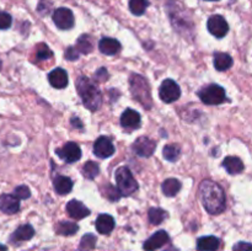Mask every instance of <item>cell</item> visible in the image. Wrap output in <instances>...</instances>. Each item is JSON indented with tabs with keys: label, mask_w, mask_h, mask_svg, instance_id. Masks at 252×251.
<instances>
[{
	"label": "cell",
	"mask_w": 252,
	"mask_h": 251,
	"mask_svg": "<svg viewBox=\"0 0 252 251\" xmlns=\"http://www.w3.org/2000/svg\"><path fill=\"white\" fill-rule=\"evenodd\" d=\"M202 203L208 213L220 214L225 209V193L217 182L206 180L199 186Z\"/></svg>",
	"instance_id": "1"
},
{
	"label": "cell",
	"mask_w": 252,
	"mask_h": 251,
	"mask_svg": "<svg viewBox=\"0 0 252 251\" xmlns=\"http://www.w3.org/2000/svg\"><path fill=\"white\" fill-rule=\"evenodd\" d=\"M76 89L80 95L84 106L90 111H96L101 107L102 103V94L98 86L91 79L86 76H80L76 80Z\"/></svg>",
	"instance_id": "2"
},
{
	"label": "cell",
	"mask_w": 252,
	"mask_h": 251,
	"mask_svg": "<svg viewBox=\"0 0 252 251\" xmlns=\"http://www.w3.org/2000/svg\"><path fill=\"white\" fill-rule=\"evenodd\" d=\"M167 12H169L170 20L172 22V26L179 33L184 36L192 34L193 31V24L189 12L180 4L177 0H169L167 2Z\"/></svg>",
	"instance_id": "3"
},
{
	"label": "cell",
	"mask_w": 252,
	"mask_h": 251,
	"mask_svg": "<svg viewBox=\"0 0 252 251\" xmlns=\"http://www.w3.org/2000/svg\"><path fill=\"white\" fill-rule=\"evenodd\" d=\"M130 91L135 100L139 101L143 107L150 108L152 107V95H150V88L148 81L139 74H133L130 76Z\"/></svg>",
	"instance_id": "4"
},
{
	"label": "cell",
	"mask_w": 252,
	"mask_h": 251,
	"mask_svg": "<svg viewBox=\"0 0 252 251\" xmlns=\"http://www.w3.org/2000/svg\"><path fill=\"white\" fill-rule=\"evenodd\" d=\"M116 182L122 196H130L138 189V182L127 166L118 167L116 171Z\"/></svg>",
	"instance_id": "5"
},
{
	"label": "cell",
	"mask_w": 252,
	"mask_h": 251,
	"mask_svg": "<svg viewBox=\"0 0 252 251\" xmlns=\"http://www.w3.org/2000/svg\"><path fill=\"white\" fill-rule=\"evenodd\" d=\"M198 96L206 105L216 106L225 101V90L217 84L203 86L198 91Z\"/></svg>",
	"instance_id": "6"
},
{
	"label": "cell",
	"mask_w": 252,
	"mask_h": 251,
	"mask_svg": "<svg viewBox=\"0 0 252 251\" xmlns=\"http://www.w3.org/2000/svg\"><path fill=\"white\" fill-rule=\"evenodd\" d=\"M159 95L164 102L171 103L179 100L180 95H181V89L180 86L175 83L171 79H166L162 81L161 86L159 89Z\"/></svg>",
	"instance_id": "7"
},
{
	"label": "cell",
	"mask_w": 252,
	"mask_h": 251,
	"mask_svg": "<svg viewBox=\"0 0 252 251\" xmlns=\"http://www.w3.org/2000/svg\"><path fill=\"white\" fill-rule=\"evenodd\" d=\"M207 26H208V31L217 38H223L229 31L228 22L220 15H213L209 17Z\"/></svg>",
	"instance_id": "8"
},
{
	"label": "cell",
	"mask_w": 252,
	"mask_h": 251,
	"mask_svg": "<svg viewBox=\"0 0 252 251\" xmlns=\"http://www.w3.org/2000/svg\"><path fill=\"white\" fill-rule=\"evenodd\" d=\"M53 21L61 30H69L74 26V15L66 7H59L53 12Z\"/></svg>",
	"instance_id": "9"
},
{
	"label": "cell",
	"mask_w": 252,
	"mask_h": 251,
	"mask_svg": "<svg viewBox=\"0 0 252 251\" xmlns=\"http://www.w3.org/2000/svg\"><path fill=\"white\" fill-rule=\"evenodd\" d=\"M57 154L65 162H75L81 157V149L76 143L69 142L63 148L57 150Z\"/></svg>",
	"instance_id": "10"
},
{
	"label": "cell",
	"mask_w": 252,
	"mask_h": 251,
	"mask_svg": "<svg viewBox=\"0 0 252 251\" xmlns=\"http://www.w3.org/2000/svg\"><path fill=\"white\" fill-rule=\"evenodd\" d=\"M94 153L96 157H101V159H106V157H112L115 153V145H113L112 140L107 137H100L94 144Z\"/></svg>",
	"instance_id": "11"
},
{
	"label": "cell",
	"mask_w": 252,
	"mask_h": 251,
	"mask_svg": "<svg viewBox=\"0 0 252 251\" xmlns=\"http://www.w3.org/2000/svg\"><path fill=\"white\" fill-rule=\"evenodd\" d=\"M155 142L148 137H139L133 144V150L137 153V155L143 157H149L155 152Z\"/></svg>",
	"instance_id": "12"
},
{
	"label": "cell",
	"mask_w": 252,
	"mask_h": 251,
	"mask_svg": "<svg viewBox=\"0 0 252 251\" xmlns=\"http://www.w3.org/2000/svg\"><path fill=\"white\" fill-rule=\"evenodd\" d=\"M169 243V234L165 230H159L157 233L153 234L149 239L144 243V250L145 251H155L157 249H160L164 246L165 244Z\"/></svg>",
	"instance_id": "13"
},
{
	"label": "cell",
	"mask_w": 252,
	"mask_h": 251,
	"mask_svg": "<svg viewBox=\"0 0 252 251\" xmlns=\"http://www.w3.org/2000/svg\"><path fill=\"white\" fill-rule=\"evenodd\" d=\"M0 211L6 214H15L20 211V201L15 194L0 196Z\"/></svg>",
	"instance_id": "14"
},
{
	"label": "cell",
	"mask_w": 252,
	"mask_h": 251,
	"mask_svg": "<svg viewBox=\"0 0 252 251\" xmlns=\"http://www.w3.org/2000/svg\"><path fill=\"white\" fill-rule=\"evenodd\" d=\"M66 212L74 219H83L90 214V209L84 206L81 202L76 201V199H71L70 202H68V204H66Z\"/></svg>",
	"instance_id": "15"
},
{
	"label": "cell",
	"mask_w": 252,
	"mask_h": 251,
	"mask_svg": "<svg viewBox=\"0 0 252 251\" xmlns=\"http://www.w3.org/2000/svg\"><path fill=\"white\" fill-rule=\"evenodd\" d=\"M121 125L127 129H137L140 126V115L134 110H126L121 116Z\"/></svg>",
	"instance_id": "16"
},
{
	"label": "cell",
	"mask_w": 252,
	"mask_h": 251,
	"mask_svg": "<svg viewBox=\"0 0 252 251\" xmlns=\"http://www.w3.org/2000/svg\"><path fill=\"white\" fill-rule=\"evenodd\" d=\"M48 80L53 88L64 89L68 85V74L64 69L57 68L48 74Z\"/></svg>",
	"instance_id": "17"
},
{
	"label": "cell",
	"mask_w": 252,
	"mask_h": 251,
	"mask_svg": "<svg viewBox=\"0 0 252 251\" xmlns=\"http://www.w3.org/2000/svg\"><path fill=\"white\" fill-rule=\"evenodd\" d=\"M98 49L101 53L107 54V56H113L117 54L121 49V43L115 38H110V37H103L100 42H98Z\"/></svg>",
	"instance_id": "18"
},
{
	"label": "cell",
	"mask_w": 252,
	"mask_h": 251,
	"mask_svg": "<svg viewBox=\"0 0 252 251\" xmlns=\"http://www.w3.org/2000/svg\"><path fill=\"white\" fill-rule=\"evenodd\" d=\"M96 229L100 234L107 235L115 229V219L110 214H100L96 219Z\"/></svg>",
	"instance_id": "19"
},
{
	"label": "cell",
	"mask_w": 252,
	"mask_h": 251,
	"mask_svg": "<svg viewBox=\"0 0 252 251\" xmlns=\"http://www.w3.org/2000/svg\"><path fill=\"white\" fill-rule=\"evenodd\" d=\"M33 235H34V229L32 228L30 224H25V225L19 226V228L14 231V234L11 235V241H14V243L27 241L30 240V239H32V236Z\"/></svg>",
	"instance_id": "20"
},
{
	"label": "cell",
	"mask_w": 252,
	"mask_h": 251,
	"mask_svg": "<svg viewBox=\"0 0 252 251\" xmlns=\"http://www.w3.org/2000/svg\"><path fill=\"white\" fill-rule=\"evenodd\" d=\"M220 246V240L216 236H202L197 241V249L199 251H217Z\"/></svg>",
	"instance_id": "21"
},
{
	"label": "cell",
	"mask_w": 252,
	"mask_h": 251,
	"mask_svg": "<svg viewBox=\"0 0 252 251\" xmlns=\"http://www.w3.org/2000/svg\"><path fill=\"white\" fill-rule=\"evenodd\" d=\"M54 189L58 194H68L73 188V181L69 179L68 176H63V175H58L54 177Z\"/></svg>",
	"instance_id": "22"
},
{
	"label": "cell",
	"mask_w": 252,
	"mask_h": 251,
	"mask_svg": "<svg viewBox=\"0 0 252 251\" xmlns=\"http://www.w3.org/2000/svg\"><path fill=\"white\" fill-rule=\"evenodd\" d=\"M231 65H233V58L228 53L218 52V53L214 54V66H216L217 70H228Z\"/></svg>",
	"instance_id": "23"
},
{
	"label": "cell",
	"mask_w": 252,
	"mask_h": 251,
	"mask_svg": "<svg viewBox=\"0 0 252 251\" xmlns=\"http://www.w3.org/2000/svg\"><path fill=\"white\" fill-rule=\"evenodd\" d=\"M224 167H225L226 171L231 175H236L243 172L244 170V164L239 157H228L224 159L223 161Z\"/></svg>",
	"instance_id": "24"
},
{
	"label": "cell",
	"mask_w": 252,
	"mask_h": 251,
	"mask_svg": "<svg viewBox=\"0 0 252 251\" xmlns=\"http://www.w3.org/2000/svg\"><path fill=\"white\" fill-rule=\"evenodd\" d=\"M161 189L164 192L165 196L167 197H174L179 193L181 189V182L176 179H167L162 182Z\"/></svg>",
	"instance_id": "25"
},
{
	"label": "cell",
	"mask_w": 252,
	"mask_h": 251,
	"mask_svg": "<svg viewBox=\"0 0 252 251\" xmlns=\"http://www.w3.org/2000/svg\"><path fill=\"white\" fill-rule=\"evenodd\" d=\"M76 49L83 54L91 53L94 49L93 38H91L90 36H88V34H83V36H80L78 38V41H76Z\"/></svg>",
	"instance_id": "26"
},
{
	"label": "cell",
	"mask_w": 252,
	"mask_h": 251,
	"mask_svg": "<svg viewBox=\"0 0 252 251\" xmlns=\"http://www.w3.org/2000/svg\"><path fill=\"white\" fill-rule=\"evenodd\" d=\"M148 216H149L150 223L154 224V225H159L166 219L167 213L161 208H150Z\"/></svg>",
	"instance_id": "27"
},
{
	"label": "cell",
	"mask_w": 252,
	"mask_h": 251,
	"mask_svg": "<svg viewBox=\"0 0 252 251\" xmlns=\"http://www.w3.org/2000/svg\"><path fill=\"white\" fill-rule=\"evenodd\" d=\"M79 226L75 223H71V221H61V223L57 225V233L61 234V235H74V234L78 231Z\"/></svg>",
	"instance_id": "28"
},
{
	"label": "cell",
	"mask_w": 252,
	"mask_h": 251,
	"mask_svg": "<svg viewBox=\"0 0 252 251\" xmlns=\"http://www.w3.org/2000/svg\"><path fill=\"white\" fill-rule=\"evenodd\" d=\"M162 154H164L165 159L169 160V161H176L180 157V154H181V149H180L179 145L169 144L164 148Z\"/></svg>",
	"instance_id": "29"
},
{
	"label": "cell",
	"mask_w": 252,
	"mask_h": 251,
	"mask_svg": "<svg viewBox=\"0 0 252 251\" xmlns=\"http://www.w3.org/2000/svg\"><path fill=\"white\" fill-rule=\"evenodd\" d=\"M148 6H149L148 0H129V9L134 15H143Z\"/></svg>",
	"instance_id": "30"
},
{
	"label": "cell",
	"mask_w": 252,
	"mask_h": 251,
	"mask_svg": "<svg viewBox=\"0 0 252 251\" xmlns=\"http://www.w3.org/2000/svg\"><path fill=\"white\" fill-rule=\"evenodd\" d=\"M100 172V167L95 161H88L83 166V175L86 179H95Z\"/></svg>",
	"instance_id": "31"
},
{
	"label": "cell",
	"mask_w": 252,
	"mask_h": 251,
	"mask_svg": "<svg viewBox=\"0 0 252 251\" xmlns=\"http://www.w3.org/2000/svg\"><path fill=\"white\" fill-rule=\"evenodd\" d=\"M96 236L94 234H86V235L83 236L80 241V250L81 251H91L95 249L96 246Z\"/></svg>",
	"instance_id": "32"
},
{
	"label": "cell",
	"mask_w": 252,
	"mask_h": 251,
	"mask_svg": "<svg viewBox=\"0 0 252 251\" xmlns=\"http://www.w3.org/2000/svg\"><path fill=\"white\" fill-rule=\"evenodd\" d=\"M36 56L38 61H46V59H49L53 57V52L46 44H39L38 48H37Z\"/></svg>",
	"instance_id": "33"
},
{
	"label": "cell",
	"mask_w": 252,
	"mask_h": 251,
	"mask_svg": "<svg viewBox=\"0 0 252 251\" xmlns=\"http://www.w3.org/2000/svg\"><path fill=\"white\" fill-rule=\"evenodd\" d=\"M12 24L11 15L7 12L0 11V30H7Z\"/></svg>",
	"instance_id": "34"
},
{
	"label": "cell",
	"mask_w": 252,
	"mask_h": 251,
	"mask_svg": "<svg viewBox=\"0 0 252 251\" xmlns=\"http://www.w3.org/2000/svg\"><path fill=\"white\" fill-rule=\"evenodd\" d=\"M14 194L19 199H27L30 196H31V191H30V188L27 186H19L15 188L14 191Z\"/></svg>",
	"instance_id": "35"
},
{
	"label": "cell",
	"mask_w": 252,
	"mask_h": 251,
	"mask_svg": "<svg viewBox=\"0 0 252 251\" xmlns=\"http://www.w3.org/2000/svg\"><path fill=\"white\" fill-rule=\"evenodd\" d=\"M106 197H108V198L111 199V201H117V199H120V197L122 196L121 194V192L118 191L117 187H112L110 186V185H107V191L105 192Z\"/></svg>",
	"instance_id": "36"
},
{
	"label": "cell",
	"mask_w": 252,
	"mask_h": 251,
	"mask_svg": "<svg viewBox=\"0 0 252 251\" xmlns=\"http://www.w3.org/2000/svg\"><path fill=\"white\" fill-rule=\"evenodd\" d=\"M64 57L68 61H75V59L79 58V51L76 49V47H68V49L64 53Z\"/></svg>",
	"instance_id": "37"
},
{
	"label": "cell",
	"mask_w": 252,
	"mask_h": 251,
	"mask_svg": "<svg viewBox=\"0 0 252 251\" xmlns=\"http://www.w3.org/2000/svg\"><path fill=\"white\" fill-rule=\"evenodd\" d=\"M233 251H252V244L245 243V241H240V243L234 245Z\"/></svg>",
	"instance_id": "38"
},
{
	"label": "cell",
	"mask_w": 252,
	"mask_h": 251,
	"mask_svg": "<svg viewBox=\"0 0 252 251\" xmlns=\"http://www.w3.org/2000/svg\"><path fill=\"white\" fill-rule=\"evenodd\" d=\"M37 10H38L41 14H46L47 11H49V5L47 4L46 1H41V4L38 5V7H37Z\"/></svg>",
	"instance_id": "39"
},
{
	"label": "cell",
	"mask_w": 252,
	"mask_h": 251,
	"mask_svg": "<svg viewBox=\"0 0 252 251\" xmlns=\"http://www.w3.org/2000/svg\"><path fill=\"white\" fill-rule=\"evenodd\" d=\"M107 70H106L105 68H101L100 70L97 71V73H96V78L97 79H100V80H105L106 78H107Z\"/></svg>",
	"instance_id": "40"
},
{
	"label": "cell",
	"mask_w": 252,
	"mask_h": 251,
	"mask_svg": "<svg viewBox=\"0 0 252 251\" xmlns=\"http://www.w3.org/2000/svg\"><path fill=\"white\" fill-rule=\"evenodd\" d=\"M71 123H73L74 127H75V128H81V127H83V123L80 122V120H76V118H73Z\"/></svg>",
	"instance_id": "41"
},
{
	"label": "cell",
	"mask_w": 252,
	"mask_h": 251,
	"mask_svg": "<svg viewBox=\"0 0 252 251\" xmlns=\"http://www.w3.org/2000/svg\"><path fill=\"white\" fill-rule=\"evenodd\" d=\"M0 251H7L6 246H5V245H1V244H0Z\"/></svg>",
	"instance_id": "42"
},
{
	"label": "cell",
	"mask_w": 252,
	"mask_h": 251,
	"mask_svg": "<svg viewBox=\"0 0 252 251\" xmlns=\"http://www.w3.org/2000/svg\"><path fill=\"white\" fill-rule=\"evenodd\" d=\"M164 251H179V250H176V249L171 248V249H167V250H164Z\"/></svg>",
	"instance_id": "43"
},
{
	"label": "cell",
	"mask_w": 252,
	"mask_h": 251,
	"mask_svg": "<svg viewBox=\"0 0 252 251\" xmlns=\"http://www.w3.org/2000/svg\"><path fill=\"white\" fill-rule=\"evenodd\" d=\"M207 1H218V0H207Z\"/></svg>",
	"instance_id": "44"
},
{
	"label": "cell",
	"mask_w": 252,
	"mask_h": 251,
	"mask_svg": "<svg viewBox=\"0 0 252 251\" xmlns=\"http://www.w3.org/2000/svg\"><path fill=\"white\" fill-rule=\"evenodd\" d=\"M0 70H1V61H0Z\"/></svg>",
	"instance_id": "45"
}]
</instances>
